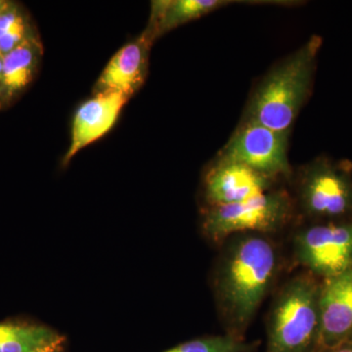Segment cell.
<instances>
[{"mask_svg":"<svg viewBox=\"0 0 352 352\" xmlns=\"http://www.w3.org/2000/svg\"><path fill=\"white\" fill-rule=\"evenodd\" d=\"M296 215L293 195L288 190L276 187L242 203L206 208L201 214V232L219 245L236 234L273 237L287 228Z\"/></svg>","mask_w":352,"mask_h":352,"instance_id":"277c9868","label":"cell"},{"mask_svg":"<svg viewBox=\"0 0 352 352\" xmlns=\"http://www.w3.org/2000/svg\"><path fill=\"white\" fill-rule=\"evenodd\" d=\"M59 337L54 331L44 326L0 324V352H32Z\"/></svg>","mask_w":352,"mask_h":352,"instance_id":"4fadbf2b","label":"cell"},{"mask_svg":"<svg viewBox=\"0 0 352 352\" xmlns=\"http://www.w3.org/2000/svg\"><path fill=\"white\" fill-rule=\"evenodd\" d=\"M25 25L22 16L12 29L0 38V55L2 57L15 50L25 41Z\"/></svg>","mask_w":352,"mask_h":352,"instance_id":"2e32d148","label":"cell"},{"mask_svg":"<svg viewBox=\"0 0 352 352\" xmlns=\"http://www.w3.org/2000/svg\"><path fill=\"white\" fill-rule=\"evenodd\" d=\"M277 182L237 162L217 157L204 179L207 207L233 205L276 188Z\"/></svg>","mask_w":352,"mask_h":352,"instance_id":"ba28073f","label":"cell"},{"mask_svg":"<svg viewBox=\"0 0 352 352\" xmlns=\"http://www.w3.org/2000/svg\"><path fill=\"white\" fill-rule=\"evenodd\" d=\"M2 74H3V57L0 55V82H2Z\"/></svg>","mask_w":352,"mask_h":352,"instance_id":"ffe728a7","label":"cell"},{"mask_svg":"<svg viewBox=\"0 0 352 352\" xmlns=\"http://www.w3.org/2000/svg\"><path fill=\"white\" fill-rule=\"evenodd\" d=\"M295 263L318 279L335 276L352 267V219L309 222L292 237Z\"/></svg>","mask_w":352,"mask_h":352,"instance_id":"8992f818","label":"cell"},{"mask_svg":"<svg viewBox=\"0 0 352 352\" xmlns=\"http://www.w3.org/2000/svg\"><path fill=\"white\" fill-rule=\"evenodd\" d=\"M127 100L129 97L119 92H100L83 103L74 118L71 145L63 163L68 164L80 150L107 134Z\"/></svg>","mask_w":352,"mask_h":352,"instance_id":"30bf717a","label":"cell"},{"mask_svg":"<svg viewBox=\"0 0 352 352\" xmlns=\"http://www.w3.org/2000/svg\"><path fill=\"white\" fill-rule=\"evenodd\" d=\"M259 346V340L249 342L224 333L188 340L163 352H256Z\"/></svg>","mask_w":352,"mask_h":352,"instance_id":"9a60e30c","label":"cell"},{"mask_svg":"<svg viewBox=\"0 0 352 352\" xmlns=\"http://www.w3.org/2000/svg\"><path fill=\"white\" fill-rule=\"evenodd\" d=\"M219 247L212 291L220 321L227 335L245 340V332L279 278L281 249L271 236L256 233L236 234Z\"/></svg>","mask_w":352,"mask_h":352,"instance_id":"6da1fadb","label":"cell"},{"mask_svg":"<svg viewBox=\"0 0 352 352\" xmlns=\"http://www.w3.org/2000/svg\"><path fill=\"white\" fill-rule=\"evenodd\" d=\"M321 45V38L311 36L271 68L252 91L243 120L258 122L272 131L291 133L298 113L311 94Z\"/></svg>","mask_w":352,"mask_h":352,"instance_id":"7a4b0ae2","label":"cell"},{"mask_svg":"<svg viewBox=\"0 0 352 352\" xmlns=\"http://www.w3.org/2000/svg\"><path fill=\"white\" fill-rule=\"evenodd\" d=\"M293 197L309 222L351 219L352 164L317 157L298 170Z\"/></svg>","mask_w":352,"mask_h":352,"instance_id":"5b68a950","label":"cell"},{"mask_svg":"<svg viewBox=\"0 0 352 352\" xmlns=\"http://www.w3.org/2000/svg\"><path fill=\"white\" fill-rule=\"evenodd\" d=\"M234 3L276 4L275 1H230V0H173L157 1L148 31L154 38L175 29L178 25L199 19L212 11Z\"/></svg>","mask_w":352,"mask_h":352,"instance_id":"7c38bea8","label":"cell"},{"mask_svg":"<svg viewBox=\"0 0 352 352\" xmlns=\"http://www.w3.org/2000/svg\"><path fill=\"white\" fill-rule=\"evenodd\" d=\"M321 280L302 270L277 289L266 324L265 352H323Z\"/></svg>","mask_w":352,"mask_h":352,"instance_id":"3957f363","label":"cell"},{"mask_svg":"<svg viewBox=\"0 0 352 352\" xmlns=\"http://www.w3.org/2000/svg\"><path fill=\"white\" fill-rule=\"evenodd\" d=\"M38 54V44L25 39L15 50L3 56L2 83L9 91L22 89L31 82Z\"/></svg>","mask_w":352,"mask_h":352,"instance_id":"5bb4252c","label":"cell"},{"mask_svg":"<svg viewBox=\"0 0 352 352\" xmlns=\"http://www.w3.org/2000/svg\"><path fill=\"white\" fill-rule=\"evenodd\" d=\"M20 18L21 15L15 9H7L6 6L0 14V38L12 29Z\"/></svg>","mask_w":352,"mask_h":352,"instance_id":"e0dca14e","label":"cell"},{"mask_svg":"<svg viewBox=\"0 0 352 352\" xmlns=\"http://www.w3.org/2000/svg\"><path fill=\"white\" fill-rule=\"evenodd\" d=\"M65 340L62 336H60L58 339L53 340L50 344H46L41 349L32 352H63L64 351Z\"/></svg>","mask_w":352,"mask_h":352,"instance_id":"ac0fdd59","label":"cell"},{"mask_svg":"<svg viewBox=\"0 0 352 352\" xmlns=\"http://www.w3.org/2000/svg\"><path fill=\"white\" fill-rule=\"evenodd\" d=\"M289 134L243 120L217 157L245 164L277 182L289 179L293 176L288 156Z\"/></svg>","mask_w":352,"mask_h":352,"instance_id":"52a82bcc","label":"cell"},{"mask_svg":"<svg viewBox=\"0 0 352 352\" xmlns=\"http://www.w3.org/2000/svg\"><path fill=\"white\" fill-rule=\"evenodd\" d=\"M323 352H352V344H342V346L335 347V349H327V351H324Z\"/></svg>","mask_w":352,"mask_h":352,"instance_id":"d6986e66","label":"cell"},{"mask_svg":"<svg viewBox=\"0 0 352 352\" xmlns=\"http://www.w3.org/2000/svg\"><path fill=\"white\" fill-rule=\"evenodd\" d=\"M6 4L2 3V2H0V14H1L2 11H3V9L6 8Z\"/></svg>","mask_w":352,"mask_h":352,"instance_id":"44dd1931","label":"cell"},{"mask_svg":"<svg viewBox=\"0 0 352 352\" xmlns=\"http://www.w3.org/2000/svg\"><path fill=\"white\" fill-rule=\"evenodd\" d=\"M319 308L324 351L352 344V267L321 280Z\"/></svg>","mask_w":352,"mask_h":352,"instance_id":"9c48e42d","label":"cell"},{"mask_svg":"<svg viewBox=\"0 0 352 352\" xmlns=\"http://www.w3.org/2000/svg\"><path fill=\"white\" fill-rule=\"evenodd\" d=\"M154 39L151 32L147 31L138 41L120 48L102 72L96 94L119 92L129 98L144 82L148 53Z\"/></svg>","mask_w":352,"mask_h":352,"instance_id":"8fae6325","label":"cell"}]
</instances>
